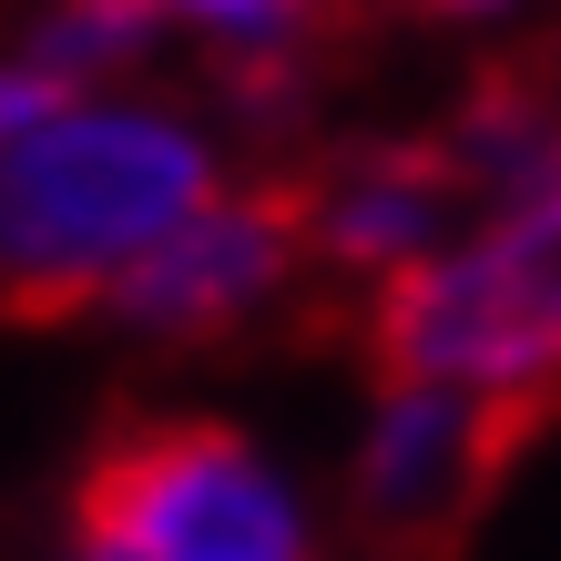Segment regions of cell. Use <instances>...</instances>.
<instances>
[{
    "mask_svg": "<svg viewBox=\"0 0 561 561\" xmlns=\"http://www.w3.org/2000/svg\"><path fill=\"white\" fill-rule=\"evenodd\" d=\"M215 194V144L194 113L144 103V92H72L0 153V296L113 307V286Z\"/></svg>",
    "mask_w": 561,
    "mask_h": 561,
    "instance_id": "obj_1",
    "label": "cell"
},
{
    "mask_svg": "<svg viewBox=\"0 0 561 561\" xmlns=\"http://www.w3.org/2000/svg\"><path fill=\"white\" fill-rule=\"evenodd\" d=\"M388 368L490 409L561 378V153L511 163L501 205L388 286Z\"/></svg>",
    "mask_w": 561,
    "mask_h": 561,
    "instance_id": "obj_2",
    "label": "cell"
},
{
    "mask_svg": "<svg viewBox=\"0 0 561 561\" xmlns=\"http://www.w3.org/2000/svg\"><path fill=\"white\" fill-rule=\"evenodd\" d=\"M61 561H317V520L245 428L153 419L92 459Z\"/></svg>",
    "mask_w": 561,
    "mask_h": 561,
    "instance_id": "obj_3",
    "label": "cell"
},
{
    "mask_svg": "<svg viewBox=\"0 0 561 561\" xmlns=\"http://www.w3.org/2000/svg\"><path fill=\"white\" fill-rule=\"evenodd\" d=\"M307 255V225L266 194H215L194 225H174L134 276L113 286V317L153 327V337H205V327H236L255 317L266 296L296 276Z\"/></svg>",
    "mask_w": 561,
    "mask_h": 561,
    "instance_id": "obj_4",
    "label": "cell"
},
{
    "mask_svg": "<svg viewBox=\"0 0 561 561\" xmlns=\"http://www.w3.org/2000/svg\"><path fill=\"white\" fill-rule=\"evenodd\" d=\"M490 399L470 388H439V378H388L368 428H357V511L378 520V531H428V520H449L459 501L480 490L490 470Z\"/></svg>",
    "mask_w": 561,
    "mask_h": 561,
    "instance_id": "obj_5",
    "label": "cell"
},
{
    "mask_svg": "<svg viewBox=\"0 0 561 561\" xmlns=\"http://www.w3.org/2000/svg\"><path fill=\"white\" fill-rule=\"evenodd\" d=\"M449 236H459V225H449V184L428 174V163H347V174L317 194V215H307L317 255L368 266L388 286H399L419 255H439Z\"/></svg>",
    "mask_w": 561,
    "mask_h": 561,
    "instance_id": "obj_6",
    "label": "cell"
},
{
    "mask_svg": "<svg viewBox=\"0 0 561 561\" xmlns=\"http://www.w3.org/2000/svg\"><path fill=\"white\" fill-rule=\"evenodd\" d=\"M163 21L194 31V42H215L225 61H276L307 42L317 0H163Z\"/></svg>",
    "mask_w": 561,
    "mask_h": 561,
    "instance_id": "obj_7",
    "label": "cell"
},
{
    "mask_svg": "<svg viewBox=\"0 0 561 561\" xmlns=\"http://www.w3.org/2000/svg\"><path fill=\"white\" fill-rule=\"evenodd\" d=\"M61 103H72V82H61L31 42H21V51H0V153H11L31 123H51Z\"/></svg>",
    "mask_w": 561,
    "mask_h": 561,
    "instance_id": "obj_8",
    "label": "cell"
},
{
    "mask_svg": "<svg viewBox=\"0 0 561 561\" xmlns=\"http://www.w3.org/2000/svg\"><path fill=\"white\" fill-rule=\"evenodd\" d=\"M388 11H409V21H490L511 0H388Z\"/></svg>",
    "mask_w": 561,
    "mask_h": 561,
    "instance_id": "obj_9",
    "label": "cell"
}]
</instances>
